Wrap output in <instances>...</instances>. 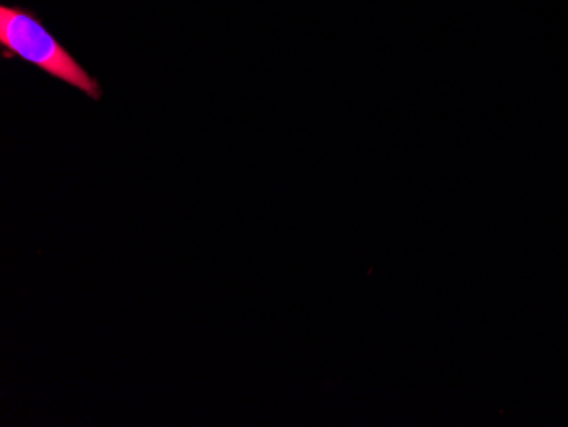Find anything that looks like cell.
I'll return each instance as SVG.
<instances>
[{
    "instance_id": "obj_1",
    "label": "cell",
    "mask_w": 568,
    "mask_h": 427,
    "mask_svg": "<svg viewBox=\"0 0 568 427\" xmlns=\"http://www.w3.org/2000/svg\"><path fill=\"white\" fill-rule=\"evenodd\" d=\"M0 47L2 59L33 63L51 78L85 92L94 101L101 99L98 79L85 72L84 67L43 27L40 16L30 9L0 8Z\"/></svg>"
}]
</instances>
